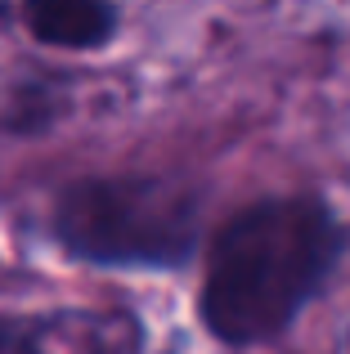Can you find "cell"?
<instances>
[{"instance_id":"1","label":"cell","mask_w":350,"mask_h":354,"mask_svg":"<svg viewBox=\"0 0 350 354\" xmlns=\"http://www.w3.org/2000/svg\"><path fill=\"white\" fill-rule=\"evenodd\" d=\"M346 251L350 229L315 193L252 202L207 238L198 323L229 350L270 346L328 292Z\"/></svg>"},{"instance_id":"2","label":"cell","mask_w":350,"mask_h":354,"mask_svg":"<svg viewBox=\"0 0 350 354\" xmlns=\"http://www.w3.org/2000/svg\"><path fill=\"white\" fill-rule=\"evenodd\" d=\"M202 184L184 175H81L50 202V242L95 269L171 274L202 242Z\"/></svg>"},{"instance_id":"3","label":"cell","mask_w":350,"mask_h":354,"mask_svg":"<svg viewBox=\"0 0 350 354\" xmlns=\"http://www.w3.org/2000/svg\"><path fill=\"white\" fill-rule=\"evenodd\" d=\"M23 32L45 50L90 54L117 41L122 9L113 0H18Z\"/></svg>"},{"instance_id":"4","label":"cell","mask_w":350,"mask_h":354,"mask_svg":"<svg viewBox=\"0 0 350 354\" xmlns=\"http://www.w3.org/2000/svg\"><path fill=\"white\" fill-rule=\"evenodd\" d=\"M63 117V90L50 81H23L9 90V104L0 113V130L9 135H45Z\"/></svg>"},{"instance_id":"5","label":"cell","mask_w":350,"mask_h":354,"mask_svg":"<svg viewBox=\"0 0 350 354\" xmlns=\"http://www.w3.org/2000/svg\"><path fill=\"white\" fill-rule=\"evenodd\" d=\"M50 323L0 314V354H50Z\"/></svg>"}]
</instances>
